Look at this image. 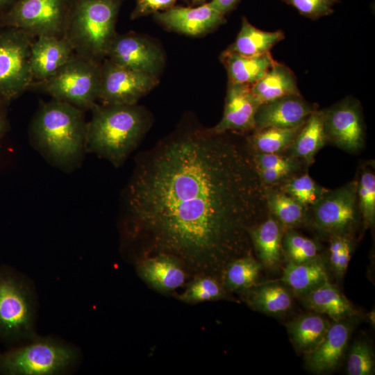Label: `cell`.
Instances as JSON below:
<instances>
[{
	"label": "cell",
	"mask_w": 375,
	"mask_h": 375,
	"mask_svg": "<svg viewBox=\"0 0 375 375\" xmlns=\"http://www.w3.org/2000/svg\"><path fill=\"white\" fill-rule=\"evenodd\" d=\"M69 0H16L0 15L2 28L19 29L34 38L62 36Z\"/></svg>",
	"instance_id": "cell-9"
},
{
	"label": "cell",
	"mask_w": 375,
	"mask_h": 375,
	"mask_svg": "<svg viewBox=\"0 0 375 375\" xmlns=\"http://www.w3.org/2000/svg\"><path fill=\"white\" fill-rule=\"evenodd\" d=\"M293 6L298 12L311 19H317L333 12L339 0H280Z\"/></svg>",
	"instance_id": "cell-38"
},
{
	"label": "cell",
	"mask_w": 375,
	"mask_h": 375,
	"mask_svg": "<svg viewBox=\"0 0 375 375\" xmlns=\"http://www.w3.org/2000/svg\"><path fill=\"white\" fill-rule=\"evenodd\" d=\"M284 255L288 262L300 264L319 257V246L314 240L288 229L282 240Z\"/></svg>",
	"instance_id": "cell-33"
},
{
	"label": "cell",
	"mask_w": 375,
	"mask_h": 375,
	"mask_svg": "<svg viewBox=\"0 0 375 375\" xmlns=\"http://www.w3.org/2000/svg\"><path fill=\"white\" fill-rule=\"evenodd\" d=\"M317 105L301 94L284 96L260 104L255 116V130L268 127L290 128L305 122Z\"/></svg>",
	"instance_id": "cell-16"
},
{
	"label": "cell",
	"mask_w": 375,
	"mask_h": 375,
	"mask_svg": "<svg viewBox=\"0 0 375 375\" xmlns=\"http://www.w3.org/2000/svg\"><path fill=\"white\" fill-rule=\"evenodd\" d=\"M262 264L251 254L238 258L226 267L222 283L230 290H244L254 285L258 278Z\"/></svg>",
	"instance_id": "cell-31"
},
{
	"label": "cell",
	"mask_w": 375,
	"mask_h": 375,
	"mask_svg": "<svg viewBox=\"0 0 375 375\" xmlns=\"http://www.w3.org/2000/svg\"><path fill=\"white\" fill-rule=\"evenodd\" d=\"M122 2L69 0L62 36L75 53L99 63L106 58Z\"/></svg>",
	"instance_id": "cell-4"
},
{
	"label": "cell",
	"mask_w": 375,
	"mask_h": 375,
	"mask_svg": "<svg viewBox=\"0 0 375 375\" xmlns=\"http://www.w3.org/2000/svg\"><path fill=\"white\" fill-rule=\"evenodd\" d=\"M324 131L327 141L349 152L356 151L365 144V130L360 102L347 97L324 109Z\"/></svg>",
	"instance_id": "cell-12"
},
{
	"label": "cell",
	"mask_w": 375,
	"mask_h": 375,
	"mask_svg": "<svg viewBox=\"0 0 375 375\" xmlns=\"http://www.w3.org/2000/svg\"><path fill=\"white\" fill-rule=\"evenodd\" d=\"M357 197L365 226H372L375 222V176L369 168L362 169L357 181Z\"/></svg>",
	"instance_id": "cell-34"
},
{
	"label": "cell",
	"mask_w": 375,
	"mask_h": 375,
	"mask_svg": "<svg viewBox=\"0 0 375 375\" xmlns=\"http://www.w3.org/2000/svg\"><path fill=\"white\" fill-rule=\"evenodd\" d=\"M372 349L365 341L357 340L351 347L347 370L349 375H372L374 372Z\"/></svg>",
	"instance_id": "cell-36"
},
{
	"label": "cell",
	"mask_w": 375,
	"mask_h": 375,
	"mask_svg": "<svg viewBox=\"0 0 375 375\" xmlns=\"http://www.w3.org/2000/svg\"><path fill=\"white\" fill-rule=\"evenodd\" d=\"M281 280L301 298L329 281L324 265L319 257L300 264L288 262Z\"/></svg>",
	"instance_id": "cell-25"
},
{
	"label": "cell",
	"mask_w": 375,
	"mask_h": 375,
	"mask_svg": "<svg viewBox=\"0 0 375 375\" xmlns=\"http://www.w3.org/2000/svg\"><path fill=\"white\" fill-rule=\"evenodd\" d=\"M285 38L281 30L265 31L253 26L246 17H242V26L234 42L226 49L247 56H261Z\"/></svg>",
	"instance_id": "cell-27"
},
{
	"label": "cell",
	"mask_w": 375,
	"mask_h": 375,
	"mask_svg": "<svg viewBox=\"0 0 375 375\" xmlns=\"http://www.w3.org/2000/svg\"><path fill=\"white\" fill-rule=\"evenodd\" d=\"M74 53L73 48L63 36L42 35L35 38L30 56L34 82L42 81L53 76Z\"/></svg>",
	"instance_id": "cell-18"
},
{
	"label": "cell",
	"mask_w": 375,
	"mask_h": 375,
	"mask_svg": "<svg viewBox=\"0 0 375 375\" xmlns=\"http://www.w3.org/2000/svg\"><path fill=\"white\" fill-rule=\"evenodd\" d=\"M130 235L185 267L220 275L251 254L265 188L248 149L207 130L168 138L141 156L126 189Z\"/></svg>",
	"instance_id": "cell-1"
},
{
	"label": "cell",
	"mask_w": 375,
	"mask_h": 375,
	"mask_svg": "<svg viewBox=\"0 0 375 375\" xmlns=\"http://www.w3.org/2000/svg\"><path fill=\"white\" fill-rule=\"evenodd\" d=\"M259 106L250 85L228 82L222 118L217 125L206 130L212 134L253 131Z\"/></svg>",
	"instance_id": "cell-14"
},
{
	"label": "cell",
	"mask_w": 375,
	"mask_h": 375,
	"mask_svg": "<svg viewBox=\"0 0 375 375\" xmlns=\"http://www.w3.org/2000/svg\"><path fill=\"white\" fill-rule=\"evenodd\" d=\"M311 224L322 234L349 235L357 226L360 210L357 181H351L334 190H328L310 207Z\"/></svg>",
	"instance_id": "cell-10"
},
{
	"label": "cell",
	"mask_w": 375,
	"mask_h": 375,
	"mask_svg": "<svg viewBox=\"0 0 375 375\" xmlns=\"http://www.w3.org/2000/svg\"><path fill=\"white\" fill-rule=\"evenodd\" d=\"M181 0H135V6L131 12V19H137L166 10Z\"/></svg>",
	"instance_id": "cell-39"
},
{
	"label": "cell",
	"mask_w": 375,
	"mask_h": 375,
	"mask_svg": "<svg viewBox=\"0 0 375 375\" xmlns=\"http://www.w3.org/2000/svg\"><path fill=\"white\" fill-rule=\"evenodd\" d=\"M302 124L290 128L268 127L254 130L248 138L249 148L266 153H281L293 142Z\"/></svg>",
	"instance_id": "cell-29"
},
{
	"label": "cell",
	"mask_w": 375,
	"mask_h": 375,
	"mask_svg": "<svg viewBox=\"0 0 375 375\" xmlns=\"http://www.w3.org/2000/svg\"><path fill=\"white\" fill-rule=\"evenodd\" d=\"M220 60L226 69L228 82L250 85L261 78L275 62L270 53L247 56L228 49L222 53Z\"/></svg>",
	"instance_id": "cell-20"
},
{
	"label": "cell",
	"mask_w": 375,
	"mask_h": 375,
	"mask_svg": "<svg viewBox=\"0 0 375 375\" xmlns=\"http://www.w3.org/2000/svg\"><path fill=\"white\" fill-rule=\"evenodd\" d=\"M16 0H0V15L5 13Z\"/></svg>",
	"instance_id": "cell-44"
},
{
	"label": "cell",
	"mask_w": 375,
	"mask_h": 375,
	"mask_svg": "<svg viewBox=\"0 0 375 375\" xmlns=\"http://www.w3.org/2000/svg\"><path fill=\"white\" fill-rule=\"evenodd\" d=\"M78 351L52 337H38L24 346L0 353V372L9 375H54L67 372Z\"/></svg>",
	"instance_id": "cell-5"
},
{
	"label": "cell",
	"mask_w": 375,
	"mask_h": 375,
	"mask_svg": "<svg viewBox=\"0 0 375 375\" xmlns=\"http://www.w3.org/2000/svg\"><path fill=\"white\" fill-rule=\"evenodd\" d=\"M35 38L14 28L0 31V100L9 103L34 82L30 56Z\"/></svg>",
	"instance_id": "cell-8"
},
{
	"label": "cell",
	"mask_w": 375,
	"mask_h": 375,
	"mask_svg": "<svg viewBox=\"0 0 375 375\" xmlns=\"http://www.w3.org/2000/svg\"><path fill=\"white\" fill-rule=\"evenodd\" d=\"M252 245L265 267L272 269L281 262L282 247L281 224L274 217H269L255 226L250 232Z\"/></svg>",
	"instance_id": "cell-22"
},
{
	"label": "cell",
	"mask_w": 375,
	"mask_h": 375,
	"mask_svg": "<svg viewBox=\"0 0 375 375\" xmlns=\"http://www.w3.org/2000/svg\"><path fill=\"white\" fill-rule=\"evenodd\" d=\"M150 75L105 59L101 63L97 101L102 105H134L158 83Z\"/></svg>",
	"instance_id": "cell-11"
},
{
	"label": "cell",
	"mask_w": 375,
	"mask_h": 375,
	"mask_svg": "<svg viewBox=\"0 0 375 375\" xmlns=\"http://www.w3.org/2000/svg\"><path fill=\"white\" fill-rule=\"evenodd\" d=\"M324 110H316L305 121L288 155L311 164L319 150L328 142L324 131Z\"/></svg>",
	"instance_id": "cell-24"
},
{
	"label": "cell",
	"mask_w": 375,
	"mask_h": 375,
	"mask_svg": "<svg viewBox=\"0 0 375 375\" xmlns=\"http://www.w3.org/2000/svg\"><path fill=\"white\" fill-rule=\"evenodd\" d=\"M259 104L291 94H301L296 76L285 65L275 61L265 75L251 85Z\"/></svg>",
	"instance_id": "cell-21"
},
{
	"label": "cell",
	"mask_w": 375,
	"mask_h": 375,
	"mask_svg": "<svg viewBox=\"0 0 375 375\" xmlns=\"http://www.w3.org/2000/svg\"><path fill=\"white\" fill-rule=\"evenodd\" d=\"M351 249L350 240L344 245L335 262L331 266L338 277H342L347 271L351 258Z\"/></svg>",
	"instance_id": "cell-41"
},
{
	"label": "cell",
	"mask_w": 375,
	"mask_h": 375,
	"mask_svg": "<svg viewBox=\"0 0 375 375\" xmlns=\"http://www.w3.org/2000/svg\"><path fill=\"white\" fill-rule=\"evenodd\" d=\"M353 318L334 321L320 343L305 354L306 366L310 371L328 373L339 365L352 333Z\"/></svg>",
	"instance_id": "cell-17"
},
{
	"label": "cell",
	"mask_w": 375,
	"mask_h": 375,
	"mask_svg": "<svg viewBox=\"0 0 375 375\" xmlns=\"http://www.w3.org/2000/svg\"><path fill=\"white\" fill-rule=\"evenodd\" d=\"M86 129L83 110L52 99L40 104L29 133L33 144L43 156L58 167L70 171L83 160Z\"/></svg>",
	"instance_id": "cell-2"
},
{
	"label": "cell",
	"mask_w": 375,
	"mask_h": 375,
	"mask_svg": "<svg viewBox=\"0 0 375 375\" xmlns=\"http://www.w3.org/2000/svg\"><path fill=\"white\" fill-rule=\"evenodd\" d=\"M247 300L253 309L272 315L283 314L292 305V295L278 284H267L254 288L249 292Z\"/></svg>",
	"instance_id": "cell-28"
},
{
	"label": "cell",
	"mask_w": 375,
	"mask_h": 375,
	"mask_svg": "<svg viewBox=\"0 0 375 375\" xmlns=\"http://www.w3.org/2000/svg\"><path fill=\"white\" fill-rule=\"evenodd\" d=\"M155 19L169 30L188 35L210 31L225 22V17L208 2L196 7L173 6L154 14Z\"/></svg>",
	"instance_id": "cell-15"
},
{
	"label": "cell",
	"mask_w": 375,
	"mask_h": 375,
	"mask_svg": "<svg viewBox=\"0 0 375 375\" xmlns=\"http://www.w3.org/2000/svg\"><path fill=\"white\" fill-rule=\"evenodd\" d=\"M255 168L264 187L283 182L291 174V172L283 169L258 168L256 167Z\"/></svg>",
	"instance_id": "cell-40"
},
{
	"label": "cell",
	"mask_w": 375,
	"mask_h": 375,
	"mask_svg": "<svg viewBox=\"0 0 375 375\" xmlns=\"http://www.w3.org/2000/svg\"><path fill=\"white\" fill-rule=\"evenodd\" d=\"M305 306L317 313L328 315L333 321L355 317L357 310L340 290L328 281L301 297Z\"/></svg>",
	"instance_id": "cell-23"
},
{
	"label": "cell",
	"mask_w": 375,
	"mask_h": 375,
	"mask_svg": "<svg viewBox=\"0 0 375 375\" xmlns=\"http://www.w3.org/2000/svg\"><path fill=\"white\" fill-rule=\"evenodd\" d=\"M87 122L85 151L118 167L138 147L149 128L145 110L134 105L96 103Z\"/></svg>",
	"instance_id": "cell-3"
},
{
	"label": "cell",
	"mask_w": 375,
	"mask_h": 375,
	"mask_svg": "<svg viewBox=\"0 0 375 375\" xmlns=\"http://www.w3.org/2000/svg\"><path fill=\"white\" fill-rule=\"evenodd\" d=\"M240 0H211L210 3L222 14L231 12Z\"/></svg>",
	"instance_id": "cell-42"
},
{
	"label": "cell",
	"mask_w": 375,
	"mask_h": 375,
	"mask_svg": "<svg viewBox=\"0 0 375 375\" xmlns=\"http://www.w3.org/2000/svg\"><path fill=\"white\" fill-rule=\"evenodd\" d=\"M281 190L306 208L315 205L328 191L319 185L308 174L288 178L284 181Z\"/></svg>",
	"instance_id": "cell-32"
},
{
	"label": "cell",
	"mask_w": 375,
	"mask_h": 375,
	"mask_svg": "<svg viewBox=\"0 0 375 375\" xmlns=\"http://www.w3.org/2000/svg\"><path fill=\"white\" fill-rule=\"evenodd\" d=\"M206 0H192V3L194 6H198L204 3Z\"/></svg>",
	"instance_id": "cell-45"
},
{
	"label": "cell",
	"mask_w": 375,
	"mask_h": 375,
	"mask_svg": "<svg viewBox=\"0 0 375 375\" xmlns=\"http://www.w3.org/2000/svg\"><path fill=\"white\" fill-rule=\"evenodd\" d=\"M176 258L163 253L144 258L138 266L140 276L153 288L170 292L181 286L185 273Z\"/></svg>",
	"instance_id": "cell-19"
},
{
	"label": "cell",
	"mask_w": 375,
	"mask_h": 375,
	"mask_svg": "<svg viewBox=\"0 0 375 375\" xmlns=\"http://www.w3.org/2000/svg\"><path fill=\"white\" fill-rule=\"evenodd\" d=\"M265 188L267 208L283 226L292 228L308 220L307 208L283 191Z\"/></svg>",
	"instance_id": "cell-30"
},
{
	"label": "cell",
	"mask_w": 375,
	"mask_h": 375,
	"mask_svg": "<svg viewBox=\"0 0 375 375\" xmlns=\"http://www.w3.org/2000/svg\"><path fill=\"white\" fill-rule=\"evenodd\" d=\"M226 292L216 278L206 276L197 278L179 296L188 303L217 300L224 298Z\"/></svg>",
	"instance_id": "cell-35"
},
{
	"label": "cell",
	"mask_w": 375,
	"mask_h": 375,
	"mask_svg": "<svg viewBox=\"0 0 375 375\" xmlns=\"http://www.w3.org/2000/svg\"><path fill=\"white\" fill-rule=\"evenodd\" d=\"M7 104V103L0 100V139L8 130V124L5 110V106Z\"/></svg>",
	"instance_id": "cell-43"
},
{
	"label": "cell",
	"mask_w": 375,
	"mask_h": 375,
	"mask_svg": "<svg viewBox=\"0 0 375 375\" xmlns=\"http://www.w3.org/2000/svg\"><path fill=\"white\" fill-rule=\"evenodd\" d=\"M249 151L254 166L258 168L278 169L292 173L299 167V159L288 155L261 153L250 149Z\"/></svg>",
	"instance_id": "cell-37"
},
{
	"label": "cell",
	"mask_w": 375,
	"mask_h": 375,
	"mask_svg": "<svg viewBox=\"0 0 375 375\" xmlns=\"http://www.w3.org/2000/svg\"><path fill=\"white\" fill-rule=\"evenodd\" d=\"M106 59L153 76L157 75L162 64L160 49L147 38L134 33L117 34Z\"/></svg>",
	"instance_id": "cell-13"
},
{
	"label": "cell",
	"mask_w": 375,
	"mask_h": 375,
	"mask_svg": "<svg viewBox=\"0 0 375 375\" xmlns=\"http://www.w3.org/2000/svg\"><path fill=\"white\" fill-rule=\"evenodd\" d=\"M331 322L319 313H309L289 322L286 328L296 350L306 354L324 338Z\"/></svg>",
	"instance_id": "cell-26"
},
{
	"label": "cell",
	"mask_w": 375,
	"mask_h": 375,
	"mask_svg": "<svg viewBox=\"0 0 375 375\" xmlns=\"http://www.w3.org/2000/svg\"><path fill=\"white\" fill-rule=\"evenodd\" d=\"M101 63L74 53L53 76L33 83L31 88L83 111L91 110L97 101Z\"/></svg>",
	"instance_id": "cell-6"
},
{
	"label": "cell",
	"mask_w": 375,
	"mask_h": 375,
	"mask_svg": "<svg viewBox=\"0 0 375 375\" xmlns=\"http://www.w3.org/2000/svg\"><path fill=\"white\" fill-rule=\"evenodd\" d=\"M35 301L30 283L19 274L0 269V338L30 341L35 332Z\"/></svg>",
	"instance_id": "cell-7"
}]
</instances>
